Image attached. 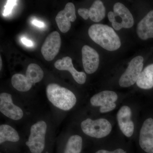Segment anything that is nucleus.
I'll use <instances>...</instances> for the list:
<instances>
[{
  "instance_id": "obj_16",
  "label": "nucleus",
  "mask_w": 153,
  "mask_h": 153,
  "mask_svg": "<svg viewBox=\"0 0 153 153\" xmlns=\"http://www.w3.org/2000/svg\"><path fill=\"white\" fill-rule=\"evenodd\" d=\"M137 33L143 40L153 38V10H151L138 23Z\"/></svg>"
},
{
  "instance_id": "obj_19",
  "label": "nucleus",
  "mask_w": 153,
  "mask_h": 153,
  "mask_svg": "<svg viewBox=\"0 0 153 153\" xmlns=\"http://www.w3.org/2000/svg\"><path fill=\"white\" fill-rule=\"evenodd\" d=\"M89 18L94 22H100L105 17V9L101 1L97 0L94 2L88 10Z\"/></svg>"
},
{
  "instance_id": "obj_10",
  "label": "nucleus",
  "mask_w": 153,
  "mask_h": 153,
  "mask_svg": "<svg viewBox=\"0 0 153 153\" xmlns=\"http://www.w3.org/2000/svg\"><path fill=\"white\" fill-rule=\"evenodd\" d=\"M0 111L7 117L18 120L24 116L23 110L13 103L11 94L7 93L0 94Z\"/></svg>"
},
{
  "instance_id": "obj_21",
  "label": "nucleus",
  "mask_w": 153,
  "mask_h": 153,
  "mask_svg": "<svg viewBox=\"0 0 153 153\" xmlns=\"http://www.w3.org/2000/svg\"><path fill=\"white\" fill-rule=\"evenodd\" d=\"M17 1H7V4L4 7V12L3 15L4 16H7L11 13L14 6L16 4Z\"/></svg>"
},
{
  "instance_id": "obj_7",
  "label": "nucleus",
  "mask_w": 153,
  "mask_h": 153,
  "mask_svg": "<svg viewBox=\"0 0 153 153\" xmlns=\"http://www.w3.org/2000/svg\"><path fill=\"white\" fill-rule=\"evenodd\" d=\"M143 57L141 56H137L132 59L119 79V83L121 87H130L137 82L143 71Z\"/></svg>"
},
{
  "instance_id": "obj_1",
  "label": "nucleus",
  "mask_w": 153,
  "mask_h": 153,
  "mask_svg": "<svg viewBox=\"0 0 153 153\" xmlns=\"http://www.w3.org/2000/svg\"><path fill=\"white\" fill-rule=\"evenodd\" d=\"M88 34L92 41L108 51H115L120 48V38L114 30L107 25H91L88 29Z\"/></svg>"
},
{
  "instance_id": "obj_24",
  "label": "nucleus",
  "mask_w": 153,
  "mask_h": 153,
  "mask_svg": "<svg viewBox=\"0 0 153 153\" xmlns=\"http://www.w3.org/2000/svg\"><path fill=\"white\" fill-rule=\"evenodd\" d=\"M21 41H22V43L25 46H27V47H33V45H34V44H33L32 41L30 40H28V39L25 38V37L22 38L21 39Z\"/></svg>"
},
{
  "instance_id": "obj_23",
  "label": "nucleus",
  "mask_w": 153,
  "mask_h": 153,
  "mask_svg": "<svg viewBox=\"0 0 153 153\" xmlns=\"http://www.w3.org/2000/svg\"><path fill=\"white\" fill-rule=\"evenodd\" d=\"M95 153H126V152L121 149H118L112 152L105 150H100L97 151Z\"/></svg>"
},
{
  "instance_id": "obj_14",
  "label": "nucleus",
  "mask_w": 153,
  "mask_h": 153,
  "mask_svg": "<svg viewBox=\"0 0 153 153\" xmlns=\"http://www.w3.org/2000/svg\"><path fill=\"white\" fill-rule=\"evenodd\" d=\"M131 110L129 107L124 105L120 108L117 114L118 124L123 133L130 137L134 133V123L131 119Z\"/></svg>"
},
{
  "instance_id": "obj_2",
  "label": "nucleus",
  "mask_w": 153,
  "mask_h": 153,
  "mask_svg": "<svg viewBox=\"0 0 153 153\" xmlns=\"http://www.w3.org/2000/svg\"><path fill=\"white\" fill-rule=\"evenodd\" d=\"M46 93L49 101L54 106L63 110H69L76 104V99L74 94L56 83L47 85Z\"/></svg>"
},
{
  "instance_id": "obj_9",
  "label": "nucleus",
  "mask_w": 153,
  "mask_h": 153,
  "mask_svg": "<svg viewBox=\"0 0 153 153\" xmlns=\"http://www.w3.org/2000/svg\"><path fill=\"white\" fill-rule=\"evenodd\" d=\"M61 41L60 34L54 31L47 36L41 47V53L44 59L48 61L55 58L60 50Z\"/></svg>"
},
{
  "instance_id": "obj_12",
  "label": "nucleus",
  "mask_w": 153,
  "mask_h": 153,
  "mask_svg": "<svg viewBox=\"0 0 153 153\" xmlns=\"http://www.w3.org/2000/svg\"><path fill=\"white\" fill-rule=\"evenodd\" d=\"M140 146L147 153H153V119L149 118L145 121L140 131Z\"/></svg>"
},
{
  "instance_id": "obj_15",
  "label": "nucleus",
  "mask_w": 153,
  "mask_h": 153,
  "mask_svg": "<svg viewBox=\"0 0 153 153\" xmlns=\"http://www.w3.org/2000/svg\"><path fill=\"white\" fill-rule=\"evenodd\" d=\"M55 68L61 71H68L70 72L77 83L83 84L85 83L86 75L83 72H79L75 69L71 57L66 56L59 59L54 64Z\"/></svg>"
},
{
  "instance_id": "obj_26",
  "label": "nucleus",
  "mask_w": 153,
  "mask_h": 153,
  "mask_svg": "<svg viewBox=\"0 0 153 153\" xmlns=\"http://www.w3.org/2000/svg\"><path fill=\"white\" fill-rule=\"evenodd\" d=\"M2 65V62L1 57H0V69H1Z\"/></svg>"
},
{
  "instance_id": "obj_6",
  "label": "nucleus",
  "mask_w": 153,
  "mask_h": 153,
  "mask_svg": "<svg viewBox=\"0 0 153 153\" xmlns=\"http://www.w3.org/2000/svg\"><path fill=\"white\" fill-rule=\"evenodd\" d=\"M81 129L85 134L92 137L101 138L108 135L112 129L111 124L105 119L93 120L88 118L81 123Z\"/></svg>"
},
{
  "instance_id": "obj_25",
  "label": "nucleus",
  "mask_w": 153,
  "mask_h": 153,
  "mask_svg": "<svg viewBox=\"0 0 153 153\" xmlns=\"http://www.w3.org/2000/svg\"><path fill=\"white\" fill-rule=\"evenodd\" d=\"M32 24L39 28H44L45 26L44 22H40L36 19H33L32 21Z\"/></svg>"
},
{
  "instance_id": "obj_4",
  "label": "nucleus",
  "mask_w": 153,
  "mask_h": 153,
  "mask_svg": "<svg viewBox=\"0 0 153 153\" xmlns=\"http://www.w3.org/2000/svg\"><path fill=\"white\" fill-rule=\"evenodd\" d=\"M109 22L111 23L115 30H119L122 28L132 27L134 24L133 17L128 9L122 3H116L114 6V12L108 14Z\"/></svg>"
},
{
  "instance_id": "obj_22",
  "label": "nucleus",
  "mask_w": 153,
  "mask_h": 153,
  "mask_svg": "<svg viewBox=\"0 0 153 153\" xmlns=\"http://www.w3.org/2000/svg\"><path fill=\"white\" fill-rule=\"evenodd\" d=\"M78 13L79 16L82 17L84 20H86L89 18L88 10L85 8H79L78 9Z\"/></svg>"
},
{
  "instance_id": "obj_8",
  "label": "nucleus",
  "mask_w": 153,
  "mask_h": 153,
  "mask_svg": "<svg viewBox=\"0 0 153 153\" xmlns=\"http://www.w3.org/2000/svg\"><path fill=\"white\" fill-rule=\"evenodd\" d=\"M117 94L111 91H103L95 94L91 98L90 102L93 106H100L101 113L110 112L115 109L117 100Z\"/></svg>"
},
{
  "instance_id": "obj_20",
  "label": "nucleus",
  "mask_w": 153,
  "mask_h": 153,
  "mask_svg": "<svg viewBox=\"0 0 153 153\" xmlns=\"http://www.w3.org/2000/svg\"><path fill=\"white\" fill-rule=\"evenodd\" d=\"M82 143V138L80 136H71L67 141L64 153H81Z\"/></svg>"
},
{
  "instance_id": "obj_18",
  "label": "nucleus",
  "mask_w": 153,
  "mask_h": 153,
  "mask_svg": "<svg viewBox=\"0 0 153 153\" xmlns=\"http://www.w3.org/2000/svg\"><path fill=\"white\" fill-rule=\"evenodd\" d=\"M20 140L18 132L11 126L1 125L0 126V144L6 141L17 142Z\"/></svg>"
},
{
  "instance_id": "obj_5",
  "label": "nucleus",
  "mask_w": 153,
  "mask_h": 153,
  "mask_svg": "<svg viewBox=\"0 0 153 153\" xmlns=\"http://www.w3.org/2000/svg\"><path fill=\"white\" fill-rule=\"evenodd\" d=\"M47 125L44 121H39L30 129L29 139L26 144L32 153H41L45 146V137Z\"/></svg>"
},
{
  "instance_id": "obj_3",
  "label": "nucleus",
  "mask_w": 153,
  "mask_h": 153,
  "mask_svg": "<svg viewBox=\"0 0 153 153\" xmlns=\"http://www.w3.org/2000/svg\"><path fill=\"white\" fill-rule=\"evenodd\" d=\"M44 73L38 64L30 63L26 71V75L16 74L12 76L11 82L14 88L19 91L26 92L30 90L34 84L40 82Z\"/></svg>"
},
{
  "instance_id": "obj_17",
  "label": "nucleus",
  "mask_w": 153,
  "mask_h": 153,
  "mask_svg": "<svg viewBox=\"0 0 153 153\" xmlns=\"http://www.w3.org/2000/svg\"><path fill=\"white\" fill-rule=\"evenodd\" d=\"M137 85L140 88L151 89L153 87V63L144 68L137 81Z\"/></svg>"
},
{
  "instance_id": "obj_13",
  "label": "nucleus",
  "mask_w": 153,
  "mask_h": 153,
  "mask_svg": "<svg viewBox=\"0 0 153 153\" xmlns=\"http://www.w3.org/2000/svg\"><path fill=\"white\" fill-rule=\"evenodd\" d=\"M82 62L85 72L91 74L98 69L100 58L98 53L93 48L85 45L82 49Z\"/></svg>"
},
{
  "instance_id": "obj_11",
  "label": "nucleus",
  "mask_w": 153,
  "mask_h": 153,
  "mask_svg": "<svg viewBox=\"0 0 153 153\" xmlns=\"http://www.w3.org/2000/svg\"><path fill=\"white\" fill-rule=\"evenodd\" d=\"M76 18L75 6L73 3L69 2L66 4L63 10L58 13L55 21L60 31L66 33L71 28V22H74Z\"/></svg>"
}]
</instances>
